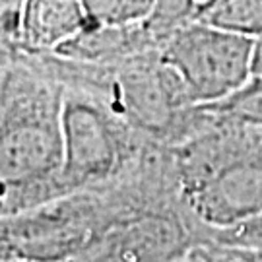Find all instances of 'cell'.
<instances>
[{
	"label": "cell",
	"mask_w": 262,
	"mask_h": 262,
	"mask_svg": "<svg viewBox=\"0 0 262 262\" xmlns=\"http://www.w3.org/2000/svg\"><path fill=\"white\" fill-rule=\"evenodd\" d=\"M88 26L82 0H26L21 45L31 53H55Z\"/></svg>",
	"instance_id": "7"
},
{
	"label": "cell",
	"mask_w": 262,
	"mask_h": 262,
	"mask_svg": "<svg viewBox=\"0 0 262 262\" xmlns=\"http://www.w3.org/2000/svg\"><path fill=\"white\" fill-rule=\"evenodd\" d=\"M51 58L64 84V196L109 187L128 175L159 144L134 130L111 101L82 76L76 62L55 53Z\"/></svg>",
	"instance_id": "3"
},
{
	"label": "cell",
	"mask_w": 262,
	"mask_h": 262,
	"mask_svg": "<svg viewBox=\"0 0 262 262\" xmlns=\"http://www.w3.org/2000/svg\"><path fill=\"white\" fill-rule=\"evenodd\" d=\"M204 241H224V243L251 245V247H262V214L253 217L251 222L237 225L233 229L220 231V233L208 235ZM202 241V243H204ZM200 245V243H198Z\"/></svg>",
	"instance_id": "14"
},
{
	"label": "cell",
	"mask_w": 262,
	"mask_h": 262,
	"mask_svg": "<svg viewBox=\"0 0 262 262\" xmlns=\"http://www.w3.org/2000/svg\"><path fill=\"white\" fill-rule=\"evenodd\" d=\"M26 0H0V49H18L21 45Z\"/></svg>",
	"instance_id": "13"
},
{
	"label": "cell",
	"mask_w": 262,
	"mask_h": 262,
	"mask_svg": "<svg viewBox=\"0 0 262 262\" xmlns=\"http://www.w3.org/2000/svg\"><path fill=\"white\" fill-rule=\"evenodd\" d=\"M196 247V227L173 198L121 215L80 262H173Z\"/></svg>",
	"instance_id": "5"
},
{
	"label": "cell",
	"mask_w": 262,
	"mask_h": 262,
	"mask_svg": "<svg viewBox=\"0 0 262 262\" xmlns=\"http://www.w3.org/2000/svg\"><path fill=\"white\" fill-rule=\"evenodd\" d=\"M0 214L64 196V84L51 53L0 49Z\"/></svg>",
	"instance_id": "1"
},
{
	"label": "cell",
	"mask_w": 262,
	"mask_h": 262,
	"mask_svg": "<svg viewBox=\"0 0 262 262\" xmlns=\"http://www.w3.org/2000/svg\"><path fill=\"white\" fill-rule=\"evenodd\" d=\"M220 2L222 0H154V10L146 24L159 43H163L177 29L206 21Z\"/></svg>",
	"instance_id": "8"
},
{
	"label": "cell",
	"mask_w": 262,
	"mask_h": 262,
	"mask_svg": "<svg viewBox=\"0 0 262 262\" xmlns=\"http://www.w3.org/2000/svg\"><path fill=\"white\" fill-rule=\"evenodd\" d=\"M159 55L183 82L190 103L214 105L251 82L254 39L200 21L165 37Z\"/></svg>",
	"instance_id": "4"
},
{
	"label": "cell",
	"mask_w": 262,
	"mask_h": 262,
	"mask_svg": "<svg viewBox=\"0 0 262 262\" xmlns=\"http://www.w3.org/2000/svg\"><path fill=\"white\" fill-rule=\"evenodd\" d=\"M173 262H204V258H202V254L198 253V249H192L190 253H187L185 256H181V258Z\"/></svg>",
	"instance_id": "16"
},
{
	"label": "cell",
	"mask_w": 262,
	"mask_h": 262,
	"mask_svg": "<svg viewBox=\"0 0 262 262\" xmlns=\"http://www.w3.org/2000/svg\"><path fill=\"white\" fill-rule=\"evenodd\" d=\"M159 39L146 21L121 28H92L88 26L78 35L68 39L55 55L94 64H111L130 56L159 49Z\"/></svg>",
	"instance_id": "6"
},
{
	"label": "cell",
	"mask_w": 262,
	"mask_h": 262,
	"mask_svg": "<svg viewBox=\"0 0 262 262\" xmlns=\"http://www.w3.org/2000/svg\"><path fill=\"white\" fill-rule=\"evenodd\" d=\"M88 26L121 28L140 24L150 18L154 0H82ZM85 26V28H88Z\"/></svg>",
	"instance_id": "9"
},
{
	"label": "cell",
	"mask_w": 262,
	"mask_h": 262,
	"mask_svg": "<svg viewBox=\"0 0 262 262\" xmlns=\"http://www.w3.org/2000/svg\"><path fill=\"white\" fill-rule=\"evenodd\" d=\"M196 249L204 262H262V247L204 241Z\"/></svg>",
	"instance_id": "12"
},
{
	"label": "cell",
	"mask_w": 262,
	"mask_h": 262,
	"mask_svg": "<svg viewBox=\"0 0 262 262\" xmlns=\"http://www.w3.org/2000/svg\"><path fill=\"white\" fill-rule=\"evenodd\" d=\"M253 76H254V78H262V37L254 39Z\"/></svg>",
	"instance_id": "15"
},
{
	"label": "cell",
	"mask_w": 262,
	"mask_h": 262,
	"mask_svg": "<svg viewBox=\"0 0 262 262\" xmlns=\"http://www.w3.org/2000/svg\"><path fill=\"white\" fill-rule=\"evenodd\" d=\"M204 111L206 122L171 148L179 196L198 243L262 214V126Z\"/></svg>",
	"instance_id": "2"
},
{
	"label": "cell",
	"mask_w": 262,
	"mask_h": 262,
	"mask_svg": "<svg viewBox=\"0 0 262 262\" xmlns=\"http://www.w3.org/2000/svg\"><path fill=\"white\" fill-rule=\"evenodd\" d=\"M220 119L262 126V78H251L239 92L214 105H202Z\"/></svg>",
	"instance_id": "11"
},
{
	"label": "cell",
	"mask_w": 262,
	"mask_h": 262,
	"mask_svg": "<svg viewBox=\"0 0 262 262\" xmlns=\"http://www.w3.org/2000/svg\"><path fill=\"white\" fill-rule=\"evenodd\" d=\"M206 21L258 39L262 37V0H222Z\"/></svg>",
	"instance_id": "10"
}]
</instances>
